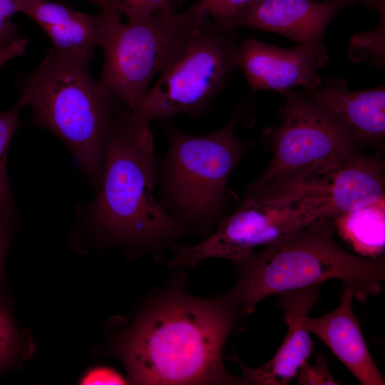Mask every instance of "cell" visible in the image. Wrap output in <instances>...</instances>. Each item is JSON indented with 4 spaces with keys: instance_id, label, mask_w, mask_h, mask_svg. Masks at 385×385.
I'll use <instances>...</instances> for the list:
<instances>
[{
    "instance_id": "obj_7",
    "label": "cell",
    "mask_w": 385,
    "mask_h": 385,
    "mask_svg": "<svg viewBox=\"0 0 385 385\" xmlns=\"http://www.w3.org/2000/svg\"><path fill=\"white\" fill-rule=\"evenodd\" d=\"M239 45L237 30L202 21L133 111L150 123L202 113L239 68Z\"/></svg>"
},
{
    "instance_id": "obj_9",
    "label": "cell",
    "mask_w": 385,
    "mask_h": 385,
    "mask_svg": "<svg viewBox=\"0 0 385 385\" xmlns=\"http://www.w3.org/2000/svg\"><path fill=\"white\" fill-rule=\"evenodd\" d=\"M281 123L265 128L261 140L272 153L264 172L246 191L317 162L359 150L351 132L330 110L302 90L282 93Z\"/></svg>"
},
{
    "instance_id": "obj_28",
    "label": "cell",
    "mask_w": 385,
    "mask_h": 385,
    "mask_svg": "<svg viewBox=\"0 0 385 385\" xmlns=\"http://www.w3.org/2000/svg\"><path fill=\"white\" fill-rule=\"evenodd\" d=\"M86 1H88L98 6V7L101 9L103 12L117 14L113 10V9L111 8V5L109 4L107 0H86Z\"/></svg>"
},
{
    "instance_id": "obj_27",
    "label": "cell",
    "mask_w": 385,
    "mask_h": 385,
    "mask_svg": "<svg viewBox=\"0 0 385 385\" xmlns=\"http://www.w3.org/2000/svg\"><path fill=\"white\" fill-rule=\"evenodd\" d=\"M26 46L27 40L22 38L0 51V68L11 59L24 54Z\"/></svg>"
},
{
    "instance_id": "obj_23",
    "label": "cell",
    "mask_w": 385,
    "mask_h": 385,
    "mask_svg": "<svg viewBox=\"0 0 385 385\" xmlns=\"http://www.w3.org/2000/svg\"><path fill=\"white\" fill-rule=\"evenodd\" d=\"M22 1L0 0V51L23 38L11 21L14 14L21 12Z\"/></svg>"
},
{
    "instance_id": "obj_24",
    "label": "cell",
    "mask_w": 385,
    "mask_h": 385,
    "mask_svg": "<svg viewBox=\"0 0 385 385\" xmlns=\"http://www.w3.org/2000/svg\"><path fill=\"white\" fill-rule=\"evenodd\" d=\"M315 363L306 361L300 368L297 376L300 385H335L339 384L332 376L329 369L326 356L322 353L314 356Z\"/></svg>"
},
{
    "instance_id": "obj_29",
    "label": "cell",
    "mask_w": 385,
    "mask_h": 385,
    "mask_svg": "<svg viewBox=\"0 0 385 385\" xmlns=\"http://www.w3.org/2000/svg\"><path fill=\"white\" fill-rule=\"evenodd\" d=\"M357 0H338L339 9H342L348 5L355 3Z\"/></svg>"
},
{
    "instance_id": "obj_10",
    "label": "cell",
    "mask_w": 385,
    "mask_h": 385,
    "mask_svg": "<svg viewBox=\"0 0 385 385\" xmlns=\"http://www.w3.org/2000/svg\"><path fill=\"white\" fill-rule=\"evenodd\" d=\"M245 193L270 201L317 199L339 215L384 200V163L380 154L359 150L317 162Z\"/></svg>"
},
{
    "instance_id": "obj_17",
    "label": "cell",
    "mask_w": 385,
    "mask_h": 385,
    "mask_svg": "<svg viewBox=\"0 0 385 385\" xmlns=\"http://www.w3.org/2000/svg\"><path fill=\"white\" fill-rule=\"evenodd\" d=\"M384 200L340 214L334 222L340 236L364 257L381 256L385 245Z\"/></svg>"
},
{
    "instance_id": "obj_3",
    "label": "cell",
    "mask_w": 385,
    "mask_h": 385,
    "mask_svg": "<svg viewBox=\"0 0 385 385\" xmlns=\"http://www.w3.org/2000/svg\"><path fill=\"white\" fill-rule=\"evenodd\" d=\"M334 218H323L281 240L234 260L238 278L225 297L242 314L272 294L339 279L364 302L381 293L385 278L382 256L355 255L334 240Z\"/></svg>"
},
{
    "instance_id": "obj_18",
    "label": "cell",
    "mask_w": 385,
    "mask_h": 385,
    "mask_svg": "<svg viewBox=\"0 0 385 385\" xmlns=\"http://www.w3.org/2000/svg\"><path fill=\"white\" fill-rule=\"evenodd\" d=\"M363 4L377 11L379 20L374 31H366L353 36L348 46L351 61H367L376 69L385 66V11L384 0H360Z\"/></svg>"
},
{
    "instance_id": "obj_4",
    "label": "cell",
    "mask_w": 385,
    "mask_h": 385,
    "mask_svg": "<svg viewBox=\"0 0 385 385\" xmlns=\"http://www.w3.org/2000/svg\"><path fill=\"white\" fill-rule=\"evenodd\" d=\"M91 59L56 51L45 53L21 95L32 120L58 136L98 188L104 147L120 112L89 70Z\"/></svg>"
},
{
    "instance_id": "obj_6",
    "label": "cell",
    "mask_w": 385,
    "mask_h": 385,
    "mask_svg": "<svg viewBox=\"0 0 385 385\" xmlns=\"http://www.w3.org/2000/svg\"><path fill=\"white\" fill-rule=\"evenodd\" d=\"M106 13V12H105ZM106 14L101 48L103 62L98 85L106 95L135 111L152 80L176 55L194 29L207 19L195 5L187 11H160L148 19L123 23Z\"/></svg>"
},
{
    "instance_id": "obj_2",
    "label": "cell",
    "mask_w": 385,
    "mask_h": 385,
    "mask_svg": "<svg viewBox=\"0 0 385 385\" xmlns=\"http://www.w3.org/2000/svg\"><path fill=\"white\" fill-rule=\"evenodd\" d=\"M150 123L127 106L118 114L104 147L90 213L111 240L155 250L187 229L155 197L159 164Z\"/></svg>"
},
{
    "instance_id": "obj_15",
    "label": "cell",
    "mask_w": 385,
    "mask_h": 385,
    "mask_svg": "<svg viewBox=\"0 0 385 385\" xmlns=\"http://www.w3.org/2000/svg\"><path fill=\"white\" fill-rule=\"evenodd\" d=\"M354 297L351 289L343 287L339 305L322 317H308L304 327L321 339L361 384L384 385L354 312Z\"/></svg>"
},
{
    "instance_id": "obj_5",
    "label": "cell",
    "mask_w": 385,
    "mask_h": 385,
    "mask_svg": "<svg viewBox=\"0 0 385 385\" xmlns=\"http://www.w3.org/2000/svg\"><path fill=\"white\" fill-rule=\"evenodd\" d=\"M240 118L237 109L220 128L203 135L161 120L168 148L158 167V200L187 230L206 232L223 218L230 177L255 143L239 138Z\"/></svg>"
},
{
    "instance_id": "obj_25",
    "label": "cell",
    "mask_w": 385,
    "mask_h": 385,
    "mask_svg": "<svg viewBox=\"0 0 385 385\" xmlns=\"http://www.w3.org/2000/svg\"><path fill=\"white\" fill-rule=\"evenodd\" d=\"M83 384H123V378L117 372L106 368H99L91 371L83 379Z\"/></svg>"
},
{
    "instance_id": "obj_13",
    "label": "cell",
    "mask_w": 385,
    "mask_h": 385,
    "mask_svg": "<svg viewBox=\"0 0 385 385\" xmlns=\"http://www.w3.org/2000/svg\"><path fill=\"white\" fill-rule=\"evenodd\" d=\"M338 0H251L235 25L281 34L299 44L323 42Z\"/></svg>"
},
{
    "instance_id": "obj_8",
    "label": "cell",
    "mask_w": 385,
    "mask_h": 385,
    "mask_svg": "<svg viewBox=\"0 0 385 385\" xmlns=\"http://www.w3.org/2000/svg\"><path fill=\"white\" fill-rule=\"evenodd\" d=\"M337 216L329 204L317 199L270 201L245 194L237 210L224 217L203 241L174 245L169 264L188 267L210 258L237 260L316 221Z\"/></svg>"
},
{
    "instance_id": "obj_20",
    "label": "cell",
    "mask_w": 385,
    "mask_h": 385,
    "mask_svg": "<svg viewBox=\"0 0 385 385\" xmlns=\"http://www.w3.org/2000/svg\"><path fill=\"white\" fill-rule=\"evenodd\" d=\"M251 0H200L195 5L206 19L210 18L215 24L227 29H238L235 19L240 9Z\"/></svg>"
},
{
    "instance_id": "obj_12",
    "label": "cell",
    "mask_w": 385,
    "mask_h": 385,
    "mask_svg": "<svg viewBox=\"0 0 385 385\" xmlns=\"http://www.w3.org/2000/svg\"><path fill=\"white\" fill-rule=\"evenodd\" d=\"M321 284L277 294L287 332L275 354L262 366L250 368L236 359L242 370L244 384L286 385L297 376L313 351L314 344L304 321L319 300Z\"/></svg>"
},
{
    "instance_id": "obj_26",
    "label": "cell",
    "mask_w": 385,
    "mask_h": 385,
    "mask_svg": "<svg viewBox=\"0 0 385 385\" xmlns=\"http://www.w3.org/2000/svg\"><path fill=\"white\" fill-rule=\"evenodd\" d=\"M10 217L0 212V282L4 258L10 237Z\"/></svg>"
},
{
    "instance_id": "obj_11",
    "label": "cell",
    "mask_w": 385,
    "mask_h": 385,
    "mask_svg": "<svg viewBox=\"0 0 385 385\" xmlns=\"http://www.w3.org/2000/svg\"><path fill=\"white\" fill-rule=\"evenodd\" d=\"M239 52V68L251 91L281 93L319 86V71L330 58L323 42L284 48L247 38L240 41Z\"/></svg>"
},
{
    "instance_id": "obj_22",
    "label": "cell",
    "mask_w": 385,
    "mask_h": 385,
    "mask_svg": "<svg viewBox=\"0 0 385 385\" xmlns=\"http://www.w3.org/2000/svg\"><path fill=\"white\" fill-rule=\"evenodd\" d=\"M20 341L8 308L0 304V371L15 359Z\"/></svg>"
},
{
    "instance_id": "obj_1",
    "label": "cell",
    "mask_w": 385,
    "mask_h": 385,
    "mask_svg": "<svg viewBox=\"0 0 385 385\" xmlns=\"http://www.w3.org/2000/svg\"><path fill=\"white\" fill-rule=\"evenodd\" d=\"M242 312L226 298L172 293L152 304L120 342L133 382L242 384L222 362L225 341Z\"/></svg>"
},
{
    "instance_id": "obj_21",
    "label": "cell",
    "mask_w": 385,
    "mask_h": 385,
    "mask_svg": "<svg viewBox=\"0 0 385 385\" xmlns=\"http://www.w3.org/2000/svg\"><path fill=\"white\" fill-rule=\"evenodd\" d=\"M113 10L128 21H140L160 11H174L173 0H107Z\"/></svg>"
},
{
    "instance_id": "obj_19",
    "label": "cell",
    "mask_w": 385,
    "mask_h": 385,
    "mask_svg": "<svg viewBox=\"0 0 385 385\" xmlns=\"http://www.w3.org/2000/svg\"><path fill=\"white\" fill-rule=\"evenodd\" d=\"M25 106L20 97L14 106L0 113V212L11 215L14 202L7 177L6 160L11 140L19 125V115Z\"/></svg>"
},
{
    "instance_id": "obj_16",
    "label": "cell",
    "mask_w": 385,
    "mask_h": 385,
    "mask_svg": "<svg viewBox=\"0 0 385 385\" xmlns=\"http://www.w3.org/2000/svg\"><path fill=\"white\" fill-rule=\"evenodd\" d=\"M47 34L58 52L93 59L101 46L106 14L93 15L51 0H23L21 9Z\"/></svg>"
},
{
    "instance_id": "obj_14",
    "label": "cell",
    "mask_w": 385,
    "mask_h": 385,
    "mask_svg": "<svg viewBox=\"0 0 385 385\" xmlns=\"http://www.w3.org/2000/svg\"><path fill=\"white\" fill-rule=\"evenodd\" d=\"M302 91L334 113L349 130L359 148L381 145L385 137L384 84L350 91L344 78L326 76L317 88Z\"/></svg>"
}]
</instances>
